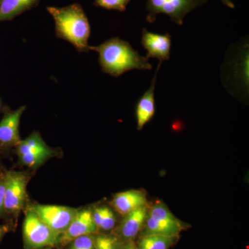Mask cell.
<instances>
[{
  "label": "cell",
  "mask_w": 249,
  "mask_h": 249,
  "mask_svg": "<svg viewBox=\"0 0 249 249\" xmlns=\"http://www.w3.org/2000/svg\"><path fill=\"white\" fill-rule=\"evenodd\" d=\"M183 229L167 225L159 222L147 214L146 220L141 231V236L161 235L167 237H178Z\"/></svg>",
  "instance_id": "obj_15"
},
{
  "label": "cell",
  "mask_w": 249,
  "mask_h": 249,
  "mask_svg": "<svg viewBox=\"0 0 249 249\" xmlns=\"http://www.w3.org/2000/svg\"><path fill=\"white\" fill-rule=\"evenodd\" d=\"M49 249V247H47V248H44V249Z\"/></svg>",
  "instance_id": "obj_27"
},
{
  "label": "cell",
  "mask_w": 249,
  "mask_h": 249,
  "mask_svg": "<svg viewBox=\"0 0 249 249\" xmlns=\"http://www.w3.org/2000/svg\"><path fill=\"white\" fill-rule=\"evenodd\" d=\"M16 147L18 156L37 155L50 159L57 155V152L49 147L37 132H33L27 139L21 140Z\"/></svg>",
  "instance_id": "obj_13"
},
{
  "label": "cell",
  "mask_w": 249,
  "mask_h": 249,
  "mask_svg": "<svg viewBox=\"0 0 249 249\" xmlns=\"http://www.w3.org/2000/svg\"><path fill=\"white\" fill-rule=\"evenodd\" d=\"M91 213H92L93 220L95 225L96 226L98 229H100L103 216V206L95 208Z\"/></svg>",
  "instance_id": "obj_23"
},
{
  "label": "cell",
  "mask_w": 249,
  "mask_h": 249,
  "mask_svg": "<svg viewBox=\"0 0 249 249\" xmlns=\"http://www.w3.org/2000/svg\"><path fill=\"white\" fill-rule=\"evenodd\" d=\"M116 224V217L114 213L107 206H103V216L100 229L104 231H109Z\"/></svg>",
  "instance_id": "obj_21"
},
{
  "label": "cell",
  "mask_w": 249,
  "mask_h": 249,
  "mask_svg": "<svg viewBox=\"0 0 249 249\" xmlns=\"http://www.w3.org/2000/svg\"><path fill=\"white\" fill-rule=\"evenodd\" d=\"M5 175H0V217L6 212L4 209Z\"/></svg>",
  "instance_id": "obj_22"
},
{
  "label": "cell",
  "mask_w": 249,
  "mask_h": 249,
  "mask_svg": "<svg viewBox=\"0 0 249 249\" xmlns=\"http://www.w3.org/2000/svg\"><path fill=\"white\" fill-rule=\"evenodd\" d=\"M96 249H122L119 240L112 236L100 235L94 238Z\"/></svg>",
  "instance_id": "obj_18"
},
{
  "label": "cell",
  "mask_w": 249,
  "mask_h": 249,
  "mask_svg": "<svg viewBox=\"0 0 249 249\" xmlns=\"http://www.w3.org/2000/svg\"><path fill=\"white\" fill-rule=\"evenodd\" d=\"M148 214L156 220L167 225L181 228L183 230L186 229V224L175 217L163 201H157L151 207H149Z\"/></svg>",
  "instance_id": "obj_16"
},
{
  "label": "cell",
  "mask_w": 249,
  "mask_h": 249,
  "mask_svg": "<svg viewBox=\"0 0 249 249\" xmlns=\"http://www.w3.org/2000/svg\"><path fill=\"white\" fill-rule=\"evenodd\" d=\"M52 230L61 235L70 225L78 210L67 206L34 204L29 208Z\"/></svg>",
  "instance_id": "obj_6"
},
{
  "label": "cell",
  "mask_w": 249,
  "mask_h": 249,
  "mask_svg": "<svg viewBox=\"0 0 249 249\" xmlns=\"http://www.w3.org/2000/svg\"><path fill=\"white\" fill-rule=\"evenodd\" d=\"M89 50L99 55L98 62L102 71L111 76L119 77L131 70H151L146 56H142L129 42L113 37L101 45L90 46Z\"/></svg>",
  "instance_id": "obj_1"
},
{
  "label": "cell",
  "mask_w": 249,
  "mask_h": 249,
  "mask_svg": "<svg viewBox=\"0 0 249 249\" xmlns=\"http://www.w3.org/2000/svg\"><path fill=\"white\" fill-rule=\"evenodd\" d=\"M160 66V64H159L150 88L143 93L137 103V108H136V117H137V129L139 130H142L144 126L151 120L155 115L156 80H157V75Z\"/></svg>",
  "instance_id": "obj_12"
},
{
  "label": "cell",
  "mask_w": 249,
  "mask_h": 249,
  "mask_svg": "<svg viewBox=\"0 0 249 249\" xmlns=\"http://www.w3.org/2000/svg\"><path fill=\"white\" fill-rule=\"evenodd\" d=\"M122 249H139V248L133 241L130 240L124 242L122 245Z\"/></svg>",
  "instance_id": "obj_24"
},
{
  "label": "cell",
  "mask_w": 249,
  "mask_h": 249,
  "mask_svg": "<svg viewBox=\"0 0 249 249\" xmlns=\"http://www.w3.org/2000/svg\"><path fill=\"white\" fill-rule=\"evenodd\" d=\"M9 231V227L6 225L0 226V242L2 240L5 234Z\"/></svg>",
  "instance_id": "obj_25"
},
{
  "label": "cell",
  "mask_w": 249,
  "mask_h": 249,
  "mask_svg": "<svg viewBox=\"0 0 249 249\" xmlns=\"http://www.w3.org/2000/svg\"><path fill=\"white\" fill-rule=\"evenodd\" d=\"M47 11L53 18L55 34L58 38L68 42L78 52H88L91 28L84 10L79 4L64 7L48 6Z\"/></svg>",
  "instance_id": "obj_2"
},
{
  "label": "cell",
  "mask_w": 249,
  "mask_h": 249,
  "mask_svg": "<svg viewBox=\"0 0 249 249\" xmlns=\"http://www.w3.org/2000/svg\"><path fill=\"white\" fill-rule=\"evenodd\" d=\"M178 238L161 235L141 236L137 246L139 249H169Z\"/></svg>",
  "instance_id": "obj_17"
},
{
  "label": "cell",
  "mask_w": 249,
  "mask_h": 249,
  "mask_svg": "<svg viewBox=\"0 0 249 249\" xmlns=\"http://www.w3.org/2000/svg\"><path fill=\"white\" fill-rule=\"evenodd\" d=\"M171 37L169 34L160 35L143 29L142 45L146 50L147 58H157L160 64L170 59Z\"/></svg>",
  "instance_id": "obj_8"
},
{
  "label": "cell",
  "mask_w": 249,
  "mask_h": 249,
  "mask_svg": "<svg viewBox=\"0 0 249 249\" xmlns=\"http://www.w3.org/2000/svg\"><path fill=\"white\" fill-rule=\"evenodd\" d=\"M29 177L21 172L5 174L4 209L6 213L17 215L24 209L27 201Z\"/></svg>",
  "instance_id": "obj_5"
},
{
  "label": "cell",
  "mask_w": 249,
  "mask_h": 249,
  "mask_svg": "<svg viewBox=\"0 0 249 249\" xmlns=\"http://www.w3.org/2000/svg\"><path fill=\"white\" fill-rule=\"evenodd\" d=\"M40 0H0V22L11 21L35 7Z\"/></svg>",
  "instance_id": "obj_14"
},
{
  "label": "cell",
  "mask_w": 249,
  "mask_h": 249,
  "mask_svg": "<svg viewBox=\"0 0 249 249\" xmlns=\"http://www.w3.org/2000/svg\"><path fill=\"white\" fill-rule=\"evenodd\" d=\"M23 235L27 249H42L54 247L59 244L60 236L29 209L27 210L23 224Z\"/></svg>",
  "instance_id": "obj_3"
},
{
  "label": "cell",
  "mask_w": 249,
  "mask_h": 249,
  "mask_svg": "<svg viewBox=\"0 0 249 249\" xmlns=\"http://www.w3.org/2000/svg\"><path fill=\"white\" fill-rule=\"evenodd\" d=\"M206 2L207 0H147V20L153 23L158 15L163 14L173 22L182 25L187 14Z\"/></svg>",
  "instance_id": "obj_4"
},
{
  "label": "cell",
  "mask_w": 249,
  "mask_h": 249,
  "mask_svg": "<svg viewBox=\"0 0 249 249\" xmlns=\"http://www.w3.org/2000/svg\"><path fill=\"white\" fill-rule=\"evenodd\" d=\"M149 206H142L124 216L118 233L124 242L133 240L142 231L147 214Z\"/></svg>",
  "instance_id": "obj_10"
},
{
  "label": "cell",
  "mask_w": 249,
  "mask_h": 249,
  "mask_svg": "<svg viewBox=\"0 0 249 249\" xmlns=\"http://www.w3.org/2000/svg\"><path fill=\"white\" fill-rule=\"evenodd\" d=\"M111 204L118 213L124 216L134 210L147 205L146 193L136 190L117 193L113 198Z\"/></svg>",
  "instance_id": "obj_11"
},
{
  "label": "cell",
  "mask_w": 249,
  "mask_h": 249,
  "mask_svg": "<svg viewBox=\"0 0 249 249\" xmlns=\"http://www.w3.org/2000/svg\"><path fill=\"white\" fill-rule=\"evenodd\" d=\"M26 106L16 110L5 107L4 116L0 121V145L2 146H16L21 138L19 136V124L21 116L25 111Z\"/></svg>",
  "instance_id": "obj_7"
},
{
  "label": "cell",
  "mask_w": 249,
  "mask_h": 249,
  "mask_svg": "<svg viewBox=\"0 0 249 249\" xmlns=\"http://www.w3.org/2000/svg\"><path fill=\"white\" fill-rule=\"evenodd\" d=\"M221 1H222L223 4L228 6V7L231 8V9L235 8V5H234L231 0H221Z\"/></svg>",
  "instance_id": "obj_26"
},
{
  "label": "cell",
  "mask_w": 249,
  "mask_h": 249,
  "mask_svg": "<svg viewBox=\"0 0 249 249\" xmlns=\"http://www.w3.org/2000/svg\"><path fill=\"white\" fill-rule=\"evenodd\" d=\"M69 249H96L94 239L90 235L80 236L71 241Z\"/></svg>",
  "instance_id": "obj_20"
},
{
  "label": "cell",
  "mask_w": 249,
  "mask_h": 249,
  "mask_svg": "<svg viewBox=\"0 0 249 249\" xmlns=\"http://www.w3.org/2000/svg\"><path fill=\"white\" fill-rule=\"evenodd\" d=\"M97 230L93 222L91 211H78L67 230L60 235L59 243L66 245L77 237L94 233Z\"/></svg>",
  "instance_id": "obj_9"
},
{
  "label": "cell",
  "mask_w": 249,
  "mask_h": 249,
  "mask_svg": "<svg viewBox=\"0 0 249 249\" xmlns=\"http://www.w3.org/2000/svg\"><path fill=\"white\" fill-rule=\"evenodd\" d=\"M130 0H95L94 5L98 7L124 12Z\"/></svg>",
  "instance_id": "obj_19"
}]
</instances>
